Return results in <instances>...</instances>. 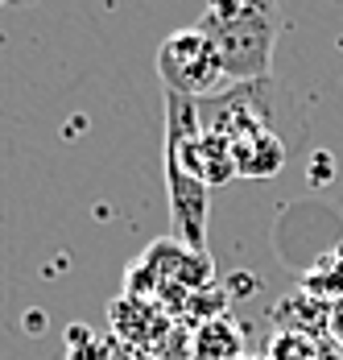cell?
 Masks as SVG:
<instances>
[{"instance_id": "cell-4", "label": "cell", "mask_w": 343, "mask_h": 360, "mask_svg": "<svg viewBox=\"0 0 343 360\" xmlns=\"http://www.w3.org/2000/svg\"><path fill=\"white\" fill-rule=\"evenodd\" d=\"M166 186H170V224L178 245L207 252V212H211L207 191L211 186L174 158H166Z\"/></svg>"}, {"instance_id": "cell-10", "label": "cell", "mask_w": 343, "mask_h": 360, "mask_svg": "<svg viewBox=\"0 0 343 360\" xmlns=\"http://www.w3.org/2000/svg\"><path fill=\"white\" fill-rule=\"evenodd\" d=\"M323 340L302 335V331H273L265 344V360H318Z\"/></svg>"}, {"instance_id": "cell-15", "label": "cell", "mask_w": 343, "mask_h": 360, "mask_svg": "<svg viewBox=\"0 0 343 360\" xmlns=\"http://www.w3.org/2000/svg\"><path fill=\"white\" fill-rule=\"evenodd\" d=\"M0 4H8V0H0Z\"/></svg>"}, {"instance_id": "cell-6", "label": "cell", "mask_w": 343, "mask_h": 360, "mask_svg": "<svg viewBox=\"0 0 343 360\" xmlns=\"http://www.w3.org/2000/svg\"><path fill=\"white\" fill-rule=\"evenodd\" d=\"M244 344H248L244 327L232 315H215V319L195 327V335H190V360H240V356H248Z\"/></svg>"}, {"instance_id": "cell-13", "label": "cell", "mask_w": 343, "mask_h": 360, "mask_svg": "<svg viewBox=\"0 0 343 360\" xmlns=\"http://www.w3.org/2000/svg\"><path fill=\"white\" fill-rule=\"evenodd\" d=\"M318 360H343V348L335 344V340H323V352H318Z\"/></svg>"}, {"instance_id": "cell-8", "label": "cell", "mask_w": 343, "mask_h": 360, "mask_svg": "<svg viewBox=\"0 0 343 360\" xmlns=\"http://www.w3.org/2000/svg\"><path fill=\"white\" fill-rule=\"evenodd\" d=\"M195 170H199V179L207 186H224V182L240 179L232 141L228 137H215V133H203L199 137V149H195Z\"/></svg>"}, {"instance_id": "cell-14", "label": "cell", "mask_w": 343, "mask_h": 360, "mask_svg": "<svg viewBox=\"0 0 343 360\" xmlns=\"http://www.w3.org/2000/svg\"><path fill=\"white\" fill-rule=\"evenodd\" d=\"M240 360H265V356H240Z\"/></svg>"}, {"instance_id": "cell-2", "label": "cell", "mask_w": 343, "mask_h": 360, "mask_svg": "<svg viewBox=\"0 0 343 360\" xmlns=\"http://www.w3.org/2000/svg\"><path fill=\"white\" fill-rule=\"evenodd\" d=\"M157 79H162L166 91L186 96V100H207V96L228 87L224 58H219L215 41L199 25L174 30V34L162 37V46H157Z\"/></svg>"}, {"instance_id": "cell-1", "label": "cell", "mask_w": 343, "mask_h": 360, "mask_svg": "<svg viewBox=\"0 0 343 360\" xmlns=\"http://www.w3.org/2000/svg\"><path fill=\"white\" fill-rule=\"evenodd\" d=\"M199 30L215 41L228 83H252L269 79L273 71V50L285 30V13L281 0H207Z\"/></svg>"}, {"instance_id": "cell-12", "label": "cell", "mask_w": 343, "mask_h": 360, "mask_svg": "<svg viewBox=\"0 0 343 360\" xmlns=\"http://www.w3.org/2000/svg\"><path fill=\"white\" fill-rule=\"evenodd\" d=\"M327 340H335L343 348V298L339 302H331V327H327Z\"/></svg>"}, {"instance_id": "cell-3", "label": "cell", "mask_w": 343, "mask_h": 360, "mask_svg": "<svg viewBox=\"0 0 343 360\" xmlns=\"http://www.w3.org/2000/svg\"><path fill=\"white\" fill-rule=\"evenodd\" d=\"M199 104L203 133L240 141L248 133L269 129V112H273V79H252V83H228V91H215Z\"/></svg>"}, {"instance_id": "cell-9", "label": "cell", "mask_w": 343, "mask_h": 360, "mask_svg": "<svg viewBox=\"0 0 343 360\" xmlns=\"http://www.w3.org/2000/svg\"><path fill=\"white\" fill-rule=\"evenodd\" d=\"M298 290H306L314 298H323V302H339L343 298V249L331 252V257H323L310 274L298 278Z\"/></svg>"}, {"instance_id": "cell-7", "label": "cell", "mask_w": 343, "mask_h": 360, "mask_svg": "<svg viewBox=\"0 0 343 360\" xmlns=\"http://www.w3.org/2000/svg\"><path fill=\"white\" fill-rule=\"evenodd\" d=\"M232 153H236L240 179H273L285 166V145L273 129H261V133H248L240 141H232Z\"/></svg>"}, {"instance_id": "cell-5", "label": "cell", "mask_w": 343, "mask_h": 360, "mask_svg": "<svg viewBox=\"0 0 343 360\" xmlns=\"http://www.w3.org/2000/svg\"><path fill=\"white\" fill-rule=\"evenodd\" d=\"M327 327H331V302L314 298L306 290L285 294L273 307V331H302L314 340H327Z\"/></svg>"}, {"instance_id": "cell-11", "label": "cell", "mask_w": 343, "mask_h": 360, "mask_svg": "<svg viewBox=\"0 0 343 360\" xmlns=\"http://www.w3.org/2000/svg\"><path fill=\"white\" fill-rule=\"evenodd\" d=\"M67 360H116V340H96V331L87 323H70Z\"/></svg>"}]
</instances>
